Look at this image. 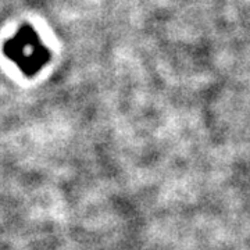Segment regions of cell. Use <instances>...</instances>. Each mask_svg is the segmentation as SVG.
Instances as JSON below:
<instances>
[{
    "mask_svg": "<svg viewBox=\"0 0 250 250\" xmlns=\"http://www.w3.org/2000/svg\"><path fill=\"white\" fill-rule=\"evenodd\" d=\"M4 54L22 74L32 77L50 60V52L31 25H22L4 45Z\"/></svg>",
    "mask_w": 250,
    "mask_h": 250,
    "instance_id": "cell-1",
    "label": "cell"
}]
</instances>
